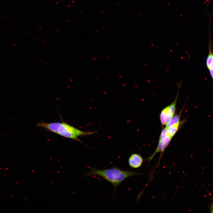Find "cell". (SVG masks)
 Returning a JSON list of instances; mask_svg holds the SVG:
<instances>
[{"instance_id":"6da1fadb","label":"cell","mask_w":213,"mask_h":213,"mask_svg":"<svg viewBox=\"0 0 213 213\" xmlns=\"http://www.w3.org/2000/svg\"><path fill=\"white\" fill-rule=\"evenodd\" d=\"M113 167L111 169L100 170L90 167V170L85 174L83 178L90 176H99L111 183L115 190L117 186L126 178L135 175L144 174L131 171L123 170L116 167Z\"/></svg>"},{"instance_id":"7a4b0ae2","label":"cell","mask_w":213,"mask_h":213,"mask_svg":"<svg viewBox=\"0 0 213 213\" xmlns=\"http://www.w3.org/2000/svg\"><path fill=\"white\" fill-rule=\"evenodd\" d=\"M36 126L63 137L77 141L83 143L78 137L93 134L94 132H86L79 130L64 122L46 123L43 121Z\"/></svg>"},{"instance_id":"3957f363","label":"cell","mask_w":213,"mask_h":213,"mask_svg":"<svg viewBox=\"0 0 213 213\" xmlns=\"http://www.w3.org/2000/svg\"><path fill=\"white\" fill-rule=\"evenodd\" d=\"M171 139V138L167 135L161 139L159 140V143L155 151L146 160H148L149 162H150L157 153L161 152V155L159 160V162L160 158L162 156L166 148L170 143Z\"/></svg>"},{"instance_id":"277c9868","label":"cell","mask_w":213,"mask_h":213,"mask_svg":"<svg viewBox=\"0 0 213 213\" xmlns=\"http://www.w3.org/2000/svg\"><path fill=\"white\" fill-rule=\"evenodd\" d=\"M143 162V159L139 154H132L128 158L129 166L132 168H138L141 167Z\"/></svg>"},{"instance_id":"5b68a950","label":"cell","mask_w":213,"mask_h":213,"mask_svg":"<svg viewBox=\"0 0 213 213\" xmlns=\"http://www.w3.org/2000/svg\"><path fill=\"white\" fill-rule=\"evenodd\" d=\"M176 99V98L175 101L168 106V108L165 118V125H167L170 122L174 116L175 112Z\"/></svg>"},{"instance_id":"8992f818","label":"cell","mask_w":213,"mask_h":213,"mask_svg":"<svg viewBox=\"0 0 213 213\" xmlns=\"http://www.w3.org/2000/svg\"><path fill=\"white\" fill-rule=\"evenodd\" d=\"M180 124H177L169 127H167V135L172 138L177 132Z\"/></svg>"},{"instance_id":"52a82bcc","label":"cell","mask_w":213,"mask_h":213,"mask_svg":"<svg viewBox=\"0 0 213 213\" xmlns=\"http://www.w3.org/2000/svg\"><path fill=\"white\" fill-rule=\"evenodd\" d=\"M180 116L179 115L176 114L174 116L170 122L167 124L166 126L169 127L171 126L180 124Z\"/></svg>"},{"instance_id":"ba28073f","label":"cell","mask_w":213,"mask_h":213,"mask_svg":"<svg viewBox=\"0 0 213 213\" xmlns=\"http://www.w3.org/2000/svg\"><path fill=\"white\" fill-rule=\"evenodd\" d=\"M211 47H209V53L206 61V66L209 70L210 69L213 62V54Z\"/></svg>"},{"instance_id":"9c48e42d","label":"cell","mask_w":213,"mask_h":213,"mask_svg":"<svg viewBox=\"0 0 213 213\" xmlns=\"http://www.w3.org/2000/svg\"><path fill=\"white\" fill-rule=\"evenodd\" d=\"M168 108V106L164 108L161 112L160 119L161 123L162 125H165V118L166 112Z\"/></svg>"},{"instance_id":"30bf717a","label":"cell","mask_w":213,"mask_h":213,"mask_svg":"<svg viewBox=\"0 0 213 213\" xmlns=\"http://www.w3.org/2000/svg\"><path fill=\"white\" fill-rule=\"evenodd\" d=\"M211 76L213 79V62L212 63V65L210 69L209 70Z\"/></svg>"},{"instance_id":"8fae6325","label":"cell","mask_w":213,"mask_h":213,"mask_svg":"<svg viewBox=\"0 0 213 213\" xmlns=\"http://www.w3.org/2000/svg\"><path fill=\"white\" fill-rule=\"evenodd\" d=\"M211 204L210 205V212L213 213V204L212 203V201H211Z\"/></svg>"}]
</instances>
